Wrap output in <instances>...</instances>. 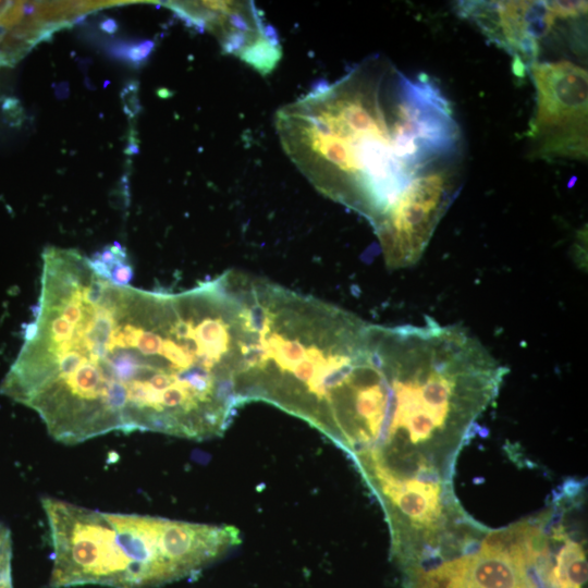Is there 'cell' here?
I'll return each instance as SVG.
<instances>
[{"instance_id":"obj_8","label":"cell","mask_w":588,"mask_h":588,"mask_svg":"<svg viewBox=\"0 0 588 588\" xmlns=\"http://www.w3.org/2000/svg\"><path fill=\"white\" fill-rule=\"evenodd\" d=\"M162 5L199 29L211 33L225 53L240 58L260 74L270 73L281 58L272 29L249 1H170Z\"/></svg>"},{"instance_id":"obj_16","label":"cell","mask_w":588,"mask_h":588,"mask_svg":"<svg viewBox=\"0 0 588 588\" xmlns=\"http://www.w3.org/2000/svg\"><path fill=\"white\" fill-rule=\"evenodd\" d=\"M101 27L106 32H114V29L117 28V24H115V22L113 20H108V21L102 23Z\"/></svg>"},{"instance_id":"obj_15","label":"cell","mask_w":588,"mask_h":588,"mask_svg":"<svg viewBox=\"0 0 588 588\" xmlns=\"http://www.w3.org/2000/svg\"><path fill=\"white\" fill-rule=\"evenodd\" d=\"M3 109L12 123L19 124L21 122L23 110L16 100L8 99Z\"/></svg>"},{"instance_id":"obj_7","label":"cell","mask_w":588,"mask_h":588,"mask_svg":"<svg viewBox=\"0 0 588 588\" xmlns=\"http://www.w3.org/2000/svg\"><path fill=\"white\" fill-rule=\"evenodd\" d=\"M458 7L464 17L513 57L514 71L520 75L538 62L540 41L559 20L587 14V1H467Z\"/></svg>"},{"instance_id":"obj_12","label":"cell","mask_w":588,"mask_h":588,"mask_svg":"<svg viewBox=\"0 0 588 588\" xmlns=\"http://www.w3.org/2000/svg\"><path fill=\"white\" fill-rule=\"evenodd\" d=\"M151 41H142L136 44H123L113 48V53L119 58L125 59L132 64H140L149 56L152 49Z\"/></svg>"},{"instance_id":"obj_14","label":"cell","mask_w":588,"mask_h":588,"mask_svg":"<svg viewBox=\"0 0 588 588\" xmlns=\"http://www.w3.org/2000/svg\"><path fill=\"white\" fill-rule=\"evenodd\" d=\"M108 268L110 271L109 281L114 285L126 286L134 277L133 267L127 259L118 261Z\"/></svg>"},{"instance_id":"obj_10","label":"cell","mask_w":588,"mask_h":588,"mask_svg":"<svg viewBox=\"0 0 588 588\" xmlns=\"http://www.w3.org/2000/svg\"><path fill=\"white\" fill-rule=\"evenodd\" d=\"M28 2L0 1V69L13 66L17 50V26L27 11Z\"/></svg>"},{"instance_id":"obj_11","label":"cell","mask_w":588,"mask_h":588,"mask_svg":"<svg viewBox=\"0 0 588 588\" xmlns=\"http://www.w3.org/2000/svg\"><path fill=\"white\" fill-rule=\"evenodd\" d=\"M12 539L9 528L0 523V588H13L11 578Z\"/></svg>"},{"instance_id":"obj_2","label":"cell","mask_w":588,"mask_h":588,"mask_svg":"<svg viewBox=\"0 0 588 588\" xmlns=\"http://www.w3.org/2000/svg\"><path fill=\"white\" fill-rule=\"evenodd\" d=\"M225 273L246 315L244 404H273L340 443L360 395L381 376L377 324L270 280Z\"/></svg>"},{"instance_id":"obj_9","label":"cell","mask_w":588,"mask_h":588,"mask_svg":"<svg viewBox=\"0 0 588 588\" xmlns=\"http://www.w3.org/2000/svg\"><path fill=\"white\" fill-rule=\"evenodd\" d=\"M554 559L543 574L547 588H583L587 580V560L583 546L564 534Z\"/></svg>"},{"instance_id":"obj_6","label":"cell","mask_w":588,"mask_h":588,"mask_svg":"<svg viewBox=\"0 0 588 588\" xmlns=\"http://www.w3.org/2000/svg\"><path fill=\"white\" fill-rule=\"evenodd\" d=\"M458 192L449 163L414 176L372 225L387 267L414 266Z\"/></svg>"},{"instance_id":"obj_13","label":"cell","mask_w":588,"mask_h":588,"mask_svg":"<svg viewBox=\"0 0 588 588\" xmlns=\"http://www.w3.org/2000/svg\"><path fill=\"white\" fill-rule=\"evenodd\" d=\"M121 99L124 112L128 118H135L140 110L138 84L136 82L127 83L121 91Z\"/></svg>"},{"instance_id":"obj_4","label":"cell","mask_w":588,"mask_h":588,"mask_svg":"<svg viewBox=\"0 0 588 588\" xmlns=\"http://www.w3.org/2000/svg\"><path fill=\"white\" fill-rule=\"evenodd\" d=\"M53 563L49 586L152 588L198 574L241 543L229 525L94 511L42 498Z\"/></svg>"},{"instance_id":"obj_1","label":"cell","mask_w":588,"mask_h":588,"mask_svg":"<svg viewBox=\"0 0 588 588\" xmlns=\"http://www.w3.org/2000/svg\"><path fill=\"white\" fill-rule=\"evenodd\" d=\"M284 151L322 195L373 225L417 174L452 161L461 130L428 74L371 57L277 112Z\"/></svg>"},{"instance_id":"obj_5","label":"cell","mask_w":588,"mask_h":588,"mask_svg":"<svg viewBox=\"0 0 588 588\" xmlns=\"http://www.w3.org/2000/svg\"><path fill=\"white\" fill-rule=\"evenodd\" d=\"M536 106L526 133L534 158L586 160L588 73L568 60L530 68Z\"/></svg>"},{"instance_id":"obj_3","label":"cell","mask_w":588,"mask_h":588,"mask_svg":"<svg viewBox=\"0 0 588 588\" xmlns=\"http://www.w3.org/2000/svg\"><path fill=\"white\" fill-rule=\"evenodd\" d=\"M377 352L388 385L381 437L363 462L373 481L440 483L438 450L455 453L497 396L506 369L457 326L377 327Z\"/></svg>"}]
</instances>
